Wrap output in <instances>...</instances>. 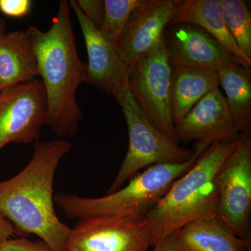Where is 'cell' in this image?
Wrapping results in <instances>:
<instances>
[{"mask_svg":"<svg viewBox=\"0 0 251 251\" xmlns=\"http://www.w3.org/2000/svg\"><path fill=\"white\" fill-rule=\"evenodd\" d=\"M71 149L64 139L37 141L27 166L0 181V215L16 233L37 236L52 251H67L72 231L56 214L53 187L57 168Z\"/></svg>","mask_w":251,"mask_h":251,"instance_id":"obj_1","label":"cell"},{"mask_svg":"<svg viewBox=\"0 0 251 251\" xmlns=\"http://www.w3.org/2000/svg\"><path fill=\"white\" fill-rule=\"evenodd\" d=\"M70 9L69 1L62 0L49 30L41 31L34 26L27 30L46 91L48 125L59 137L76 134L84 117L76 92L87 81V64L77 54Z\"/></svg>","mask_w":251,"mask_h":251,"instance_id":"obj_2","label":"cell"},{"mask_svg":"<svg viewBox=\"0 0 251 251\" xmlns=\"http://www.w3.org/2000/svg\"><path fill=\"white\" fill-rule=\"evenodd\" d=\"M237 144L236 140L208 148L147 214L144 219L150 226L151 247L191 221L217 216L219 190L216 178Z\"/></svg>","mask_w":251,"mask_h":251,"instance_id":"obj_3","label":"cell"},{"mask_svg":"<svg viewBox=\"0 0 251 251\" xmlns=\"http://www.w3.org/2000/svg\"><path fill=\"white\" fill-rule=\"evenodd\" d=\"M199 157L196 153L185 163L149 167L128 180L125 187L103 197L58 193L54 195V202L70 219L110 216L144 219L164 197L173 183L194 166Z\"/></svg>","mask_w":251,"mask_h":251,"instance_id":"obj_4","label":"cell"},{"mask_svg":"<svg viewBox=\"0 0 251 251\" xmlns=\"http://www.w3.org/2000/svg\"><path fill=\"white\" fill-rule=\"evenodd\" d=\"M125 115L128 132V148L116 177L106 194L115 192L140 171L158 164L183 163L196 154L181 148L149 121L132 97L126 82L114 94Z\"/></svg>","mask_w":251,"mask_h":251,"instance_id":"obj_5","label":"cell"},{"mask_svg":"<svg viewBox=\"0 0 251 251\" xmlns=\"http://www.w3.org/2000/svg\"><path fill=\"white\" fill-rule=\"evenodd\" d=\"M171 74L164 38L154 49L128 67L127 84L149 121L176 142L171 110Z\"/></svg>","mask_w":251,"mask_h":251,"instance_id":"obj_6","label":"cell"},{"mask_svg":"<svg viewBox=\"0 0 251 251\" xmlns=\"http://www.w3.org/2000/svg\"><path fill=\"white\" fill-rule=\"evenodd\" d=\"M219 205L216 217L237 237L247 239L251 211V138L242 132L237 144L218 173Z\"/></svg>","mask_w":251,"mask_h":251,"instance_id":"obj_7","label":"cell"},{"mask_svg":"<svg viewBox=\"0 0 251 251\" xmlns=\"http://www.w3.org/2000/svg\"><path fill=\"white\" fill-rule=\"evenodd\" d=\"M48 122L47 99L41 80L0 92V150L9 143H36Z\"/></svg>","mask_w":251,"mask_h":251,"instance_id":"obj_8","label":"cell"},{"mask_svg":"<svg viewBox=\"0 0 251 251\" xmlns=\"http://www.w3.org/2000/svg\"><path fill=\"white\" fill-rule=\"evenodd\" d=\"M151 247V232L145 219L110 216L79 219L72 228L67 249L148 251Z\"/></svg>","mask_w":251,"mask_h":251,"instance_id":"obj_9","label":"cell"},{"mask_svg":"<svg viewBox=\"0 0 251 251\" xmlns=\"http://www.w3.org/2000/svg\"><path fill=\"white\" fill-rule=\"evenodd\" d=\"M174 129L177 143L195 141L194 150L199 156L212 145L234 141L240 134L219 88L201 99L175 124Z\"/></svg>","mask_w":251,"mask_h":251,"instance_id":"obj_10","label":"cell"},{"mask_svg":"<svg viewBox=\"0 0 251 251\" xmlns=\"http://www.w3.org/2000/svg\"><path fill=\"white\" fill-rule=\"evenodd\" d=\"M181 0H143L130 15L122 32L117 51L127 67L154 49L165 38Z\"/></svg>","mask_w":251,"mask_h":251,"instance_id":"obj_11","label":"cell"},{"mask_svg":"<svg viewBox=\"0 0 251 251\" xmlns=\"http://www.w3.org/2000/svg\"><path fill=\"white\" fill-rule=\"evenodd\" d=\"M179 25L165 34V45L172 67L220 72L239 61L206 31L191 24ZM241 65V64H240ZM243 67V66H242Z\"/></svg>","mask_w":251,"mask_h":251,"instance_id":"obj_12","label":"cell"},{"mask_svg":"<svg viewBox=\"0 0 251 251\" xmlns=\"http://www.w3.org/2000/svg\"><path fill=\"white\" fill-rule=\"evenodd\" d=\"M69 2L75 12L85 39L88 55L86 82L113 96L126 82L128 67L116 48L87 21L77 6L76 0H70Z\"/></svg>","mask_w":251,"mask_h":251,"instance_id":"obj_13","label":"cell"},{"mask_svg":"<svg viewBox=\"0 0 251 251\" xmlns=\"http://www.w3.org/2000/svg\"><path fill=\"white\" fill-rule=\"evenodd\" d=\"M191 24L209 33L239 64L251 69V59L238 47L224 21L222 0H185L175 10L168 25Z\"/></svg>","mask_w":251,"mask_h":251,"instance_id":"obj_14","label":"cell"},{"mask_svg":"<svg viewBox=\"0 0 251 251\" xmlns=\"http://www.w3.org/2000/svg\"><path fill=\"white\" fill-rule=\"evenodd\" d=\"M39 76L37 57L27 31L0 34V92Z\"/></svg>","mask_w":251,"mask_h":251,"instance_id":"obj_15","label":"cell"},{"mask_svg":"<svg viewBox=\"0 0 251 251\" xmlns=\"http://www.w3.org/2000/svg\"><path fill=\"white\" fill-rule=\"evenodd\" d=\"M176 244L177 251H249L250 245L216 216L185 224L176 232Z\"/></svg>","mask_w":251,"mask_h":251,"instance_id":"obj_16","label":"cell"},{"mask_svg":"<svg viewBox=\"0 0 251 251\" xmlns=\"http://www.w3.org/2000/svg\"><path fill=\"white\" fill-rule=\"evenodd\" d=\"M219 72L172 67L171 110L174 125L206 94L219 88Z\"/></svg>","mask_w":251,"mask_h":251,"instance_id":"obj_17","label":"cell"},{"mask_svg":"<svg viewBox=\"0 0 251 251\" xmlns=\"http://www.w3.org/2000/svg\"><path fill=\"white\" fill-rule=\"evenodd\" d=\"M220 85L226 94V103L240 133L251 125V69L235 64L220 71Z\"/></svg>","mask_w":251,"mask_h":251,"instance_id":"obj_18","label":"cell"},{"mask_svg":"<svg viewBox=\"0 0 251 251\" xmlns=\"http://www.w3.org/2000/svg\"><path fill=\"white\" fill-rule=\"evenodd\" d=\"M224 21L238 47L251 59V14L242 0H222Z\"/></svg>","mask_w":251,"mask_h":251,"instance_id":"obj_19","label":"cell"},{"mask_svg":"<svg viewBox=\"0 0 251 251\" xmlns=\"http://www.w3.org/2000/svg\"><path fill=\"white\" fill-rule=\"evenodd\" d=\"M105 15L99 30L117 49L122 32L130 15L143 0H104Z\"/></svg>","mask_w":251,"mask_h":251,"instance_id":"obj_20","label":"cell"},{"mask_svg":"<svg viewBox=\"0 0 251 251\" xmlns=\"http://www.w3.org/2000/svg\"><path fill=\"white\" fill-rule=\"evenodd\" d=\"M76 2L87 21L97 29H100L105 15L104 0H76Z\"/></svg>","mask_w":251,"mask_h":251,"instance_id":"obj_21","label":"cell"},{"mask_svg":"<svg viewBox=\"0 0 251 251\" xmlns=\"http://www.w3.org/2000/svg\"><path fill=\"white\" fill-rule=\"evenodd\" d=\"M0 251H52L43 241L32 242L25 237L10 238L0 242Z\"/></svg>","mask_w":251,"mask_h":251,"instance_id":"obj_22","label":"cell"},{"mask_svg":"<svg viewBox=\"0 0 251 251\" xmlns=\"http://www.w3.org/2000/svg\"><path fill=\"white\" fill-rule=\"evenodd\" d=\"M30 0H0V12L12 18H23L30 12Z\"/></svg>","mask_w":251,"mask_h":251,"instance_id":"obj_23","label":"cell"},{"mask_svg":"<svg viewBox=\"0 0 251 251\" xmlns=\"http://www.w3.org/2000/svg\"><path fill=\"white\" fill-rule=\"evenodd\" d=\"M153 247V251H177L176 244V232L171 234L157 243Z\"/></svg>","mask_w":251,"mask_h":251,"instance_id":"obj_24","label":"cell"},{"mask_svg":"<svg viewBox=\"0 0 251 251\" xmlns=\"http://www.w3.org/2000/svg\"><path fill=\"white\" fill-rule=\"evenodd\" d=\"M16 233L13 225L0 215V242L12 238Z\"/></svg>","mask_w":251,"mask_h":251,"instance_id":"obj_25","label":"cell"},{"mask_svg":"<svg viewBox=\"0 0 251 251\" xmlns=\"http://www.w3.org/2000/svg\"><path fill=\"white\" fill-rule=\"evenodd\" d=\"M6 22H5L4 18L0 16V34H4V32H6Z\"/></svg>","mask_w":251,"mask_h":251,"instance_id":"obj_26","label":"cell"},{"mask_svg":"<svg viewBox=\"0 0 251 251\" xmlns=\"http://www.w3.org/2000/svg\"><path fill=\"white\" fill-rule=\"evenodd\" d=\"M78 251L76 250H73V249H67V251Z\"/></svg>","mask_w":251,"mask_h":251,"instance_id":"obj_27","label":"cell"}]
</instances>
